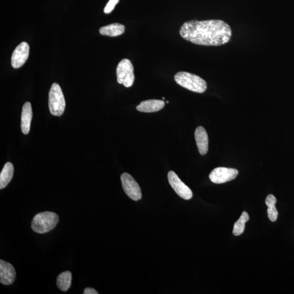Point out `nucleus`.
I'll list each match as a JSON object with an SVG mask.
<instances>
[{
	"instance_id": "17",
	"label": "nucleus",
	"mask_w": 294,
	"mask_h": 294,
	"mask_svg": "<svg viewBox=\"0 0 294 294\" xmlns=\"http://www.w3.org/2000/svg\"><path fill=\"white\" fill-rule=\"evenodd\" d=\"M277 202V198L273 194H269L265 200V204L268 206V216L269 220L272 222L277 220L278 212L276 208V203Z\"/></svg>"
},
{
	"instance_id": "12",
	"label": "nucleus",
	"mask_w": 294,
	"mask_h": 294,
	"mask_svg": "<svg viewBox=\"0 0 294 294\" xmlns=\"http://www.w3.org/2000/svg\"><path fill=\"white\" fill-rule=\"evenodd\" d=\"M32 119H33V110L31 104L29 102L24 104L21 112V128L22 133L26 135L30 132Z\"/></svg>"
},
{
	"instance_id": "3",
	"label": "nucleus",
	"mask_w": 294,
	"mask_h": 294,
	"mask_svg": "<svg viewBox=\"0 0 294 294\" xmlns=\"http://www.w3.org/2000/svg\"><path fill=\"white\" fill-rule=\"evenodd\" d=\"M59 221V217L55 212L45 211L40 212L34 217L31 227L34 231L39 234L48 233L55 228Z\"/></svg>"
},
{
	"instance_id": "19",
	"label": "nucleus",
	"mask_w": 294,
	"mask_h": 294,
	"mask_svg": "<svg viewBox=\"0 0 294 294\" xmlns=\"http://www.w3.org/2000/svg\"><path fill=\"white\" fill-rule=\"evenodd\" d=\"M120 0H110L107 3L105 8H104V13H106V14H109V13L114 10L116 4Z\"/></svg>"
},
{
	"instance_id": "2",
	"label": "nucleus",
	"mask_w": 294,
	"mask_h": 294,
	"mask_svg": "<svg viewBox=\"0 0 294 294\" xmlns=\"http://www.w3.org/2000/svg\"><path fill=\"white\" fill-rule=\"evenodd\" d=\"M174 79L181 86L194 92L203 93L207 89V84L205 80L188 72H178L174 75Z\"/></svg>"
},
{
	"instance_id": "20",
	"label": "nucleus",
	"mask_w": 294,
	"mask_h": 294,
	"mask_svg": "<svg viewBox=\"0 0 294 294\" xmlns=\"http://www.w3.org/2000/svg\"><path fill=\"white\" fill-rule=\"evenodd\" d=\"M84 294H98V292L92 288H86L84 291Z\"/></svg>"
},
{
	"instance_id": "6",
	"label": "nucleus",
	"mask_w": 294,
	"mask_h": 294,
	"mask_svg": "<svg viewBox=\"0 0 294 294\" xmlns=\"http://www.w3.org/2000/svg\"><path fill=\"white\" fill-rule=\"evenodd\" d=\"M122 187L127 196L135 201L142 198L141 190L139 185L132 175L124 173L121 176Z\"/></svg>"
},
{
	"instance_id": "8",
	"label": "nucleus",
	"mask_w": 294,
	"mask_h": 294,
	"mask_svg": "<svg viewBox=\"0 0 294 294\" xmlns=\"http://www.w3.org/2000/svg\"><path fill=\"white\" fill-rule=\"evenodd\" d=\"M239 174L237 170L220 167L211 171L209 178L215 184H223L235 178Z\"/></svg>"
},
{
	"instance_id": "9",
	"label": "nucleus",
	"mask_w": 294,
	"mask_h": 294,
	"mask_svg": "<svg viewBox=\"0 0 294 294\" xmlns=\"http://www.w3.org/2000/svg\"><path fill=\"white\" fill-rule=\"evenodd\" d=\"M30 47L26 42L20 43L13 52L11 64L14 69H19L23 66L29 56Z\"/></svg>"
},
{
	"instance_id": "4",
	"label": "nucleus",
	"mask_w": 294,
	"mask_h": 294,
	"mask_svg": "<svg viewBox=\"0 0 294 294\" xmlns=\"http://www.w3.org/2000/svg\"><path fill=\"white\" fill-rule=\"evenodd\" d=\"M49 107L53 116H61L64 112L66 101L64 95L60 85L56 83L52 85L49 93Z\"/></svg>"
},
{
	"instance_id": "21",
	"label": "nucleus",
	"mask_w": 294,
	"mask_h": 294,
	"mask_svg": "<svg viewBox=\"0 0 294 294\" xmlns=\"http://www.w3.org/2000/svg\"><path fill=\"white\" fill-rule=\"evenodd\" d=\"M169 101H166V103H169Z\"/></svg>"
},
{
	"instance_id": "15",
	"label": "nucleus",
	"mask_w": 294,
	"mask_h": 294,
	"mask_svg": "<svg viewBox=\"0 0 294 294\" xmlns=\"http://www.w3.org/2000/svg\"><path fill=\"white\" fill-rule=\"evenodd\" d=\"M13 174H14V167L11 162H7L0 174V189L6 188L11 182Z\"/></svg>"
},
{
	"instance_id": "5",
	"label": "nucleus",
	"mask_w": 294,
	"mask_h": 294,
	"mask_svg": "<svg viewBox=\"0 0 294 294\" xmlns=\"http://www.w3.org/2000/svg\"><path fill=\"white\" fill-rule=\"evenodd\" d=\"M134 69L132 63L124 58L118 65L116 70L117 82L126 87H132L134 83Z\"/></svg>"
},
{
	"instance_id": "10",
	"label": "nucleus",
	"mask_w": 294,
	"mask_h": 294,
	"mask_svg": "<svg viewBox=\"0 0 294 294\" xmlns=\"http://www.w3.org/2000/svg\"><path fill=\"white\" fill-rule=\"evenodd\" d=\"M16 278V270L10 263L0 260V282L4 285L14 283Z\"/></svg>"
},
{
	"instance_id": "14",
	"label": "nucleus",
	"mask_w": 294,
	"mask_h": 294,
	"mask_svg": "<svg viewBox=\"0 0 294 294\" xmlns=\"http://www.w3.org/2000/svg\"><path fill=\"white\" fill-rule=\"evenodd\" d=\"M125 31V26L119 23L111 24L103 26L99 30V33L102 35L117 37L123 34Z\"/></svg>"
},
{
	"instance_id": "16",
	"label": "nucleus",
	"mask_w": 294,
	"mask_h": 294,
	"mask_svg": "<svg viewBox=\"0 0 294 294\" xmlns=\"http://www.w3.org/2000/svg\"><path fill=\"white\" fill-rule=\"evenodd\" d=\"M71 280V273L69 271H65L58 276L57 286L61 291L66 292L70 288Z\"/></svg>"
},
{
	"instance_id": "18",
	"label": "nucleus",
	"mask_w": 294,
	"mask_h": 294,
	"mask_svg": "<svg viewBox=\"0 0 294 294\" xmlns=\"http://www.w3.org/2000/svg\"><path fill=\"white\" fill-rule=\"evenodd\" d=\"M249 220V215L246 211H243L241 218L234 224L233 233L235 236H239L244 232L245 224Z\"/></svg>"
},
{
	"instance_id": "13",
	"label": "nucleus",
	"mask_w": 294,
	"mask_h": 294,
	"mask_svg": "<svg viewBox=\"0 0 294 294\" xmlns=\"http://www.w3.org/2000/svg\"><path fill=\"white\" fill-rule=\"evenodd\" d=\"M165 103L161 100L151 99L143 101L137 107V109L139 112L151 113L159 111L165 106Z\"/></svg>"
},
{
	"instance_id": "7",
	"label": "nucleus",
	"mask_w": 294,
	"mask_h": 294,
	"mask_svg": "<svg viewBox=\"0 0 294 294\" xmlns=\"http://www.w3.org/2000/svg\"><path fill=\"white\" fill-rule=\"evenodd\" d=\"M168 180L171 186L179 197L185 200H189L192 198L193 194L191 189L180 180L174 172H169Z\"/></svg>"
},
{
	"instance_id": "22",
	"label": "nucleus",
	"mask_w": 294,
	"mask_h": 294,
	"mask_svg": "<svg viewBox=\"0 0 294 294\" xmlns=\"http://www.w3.org/2000/svg\"><path fill=\"white\" fill-rule=\"evenodd\" d=\"M162 99H164V100H165V98H162Z\"/></svg>"
},
{
	"instance_id": "11",
	"label": "nucleus",
	"mask_w": 294,
	"mask_h": 294,
	"mask_svg": "<svg viewBox=\"0 0 294 294\" xmlns=\"http://www.w3.org/2000/svg\"><path fill=\"white\" fill-rule=\"evenodd\" d=\"M194 138L199 153L202 156L206 155L208 151L209 145V138L206 129L203 126H198L194 132Z\"/></svg>"
},
{
	"instance_id": "1",
	"label": "nucleus",
	"mask_w": 294,
	"mask_h": 294,
	"mask_svg": "<svg viewBox=\"0 0 294 294\" xmlns=\"http://www.w3.org/2000/svg\"><path fill=\"white\" fill-rule=\"evenodd\" d=\"M183 38L203 46H221L229 42L232 35L230 26L223 20H189L181 27Z\"/></svg>"
}]
</instances>
